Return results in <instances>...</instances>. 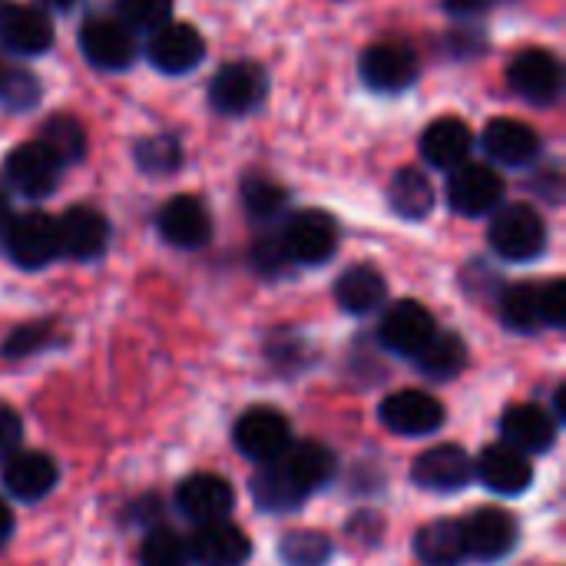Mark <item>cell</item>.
<instances>
[{
    "label": "cell",
    "instance_id": "obj_1",
    "mask_svg": "<svg viewBox=\"0 0 566 566\" xmlns=\"http://www.w3.org/2000/svg\"><path fill=\"white\" fill-rule=\"evenodd\" d=\"M488 235H491V249L507 262H531L547 249V226L541 212L527 202L497 209Z\"/></svg>",
    "mask_w": 566,
    "mask_h": 566
},
{
    "label": "cell",
    "instance_id": "obj_2",
    "mask_svg": "<svg viewBox=\"0 0 566 566\" xmlns=\"http://www.w3.org/2000/svg\"><path fill=\"white\" fill-rule=\"evenodd\" d=\"M232 438H235L239 454H245L249 461L269 464V461H279L292 448V424L275 408H249L235 421Z\"/></svg>",
    "mask_w": 566,
    "mask_h": 566
},
{
    "label": "cell",
    "instance_id": "obj_3",
    "mask_svg": "<svg viewBox=\"0 0 566 566\" xmlns=\"http://www.w3.org/2000/svg\"><path fill=\"white\" fill-rule=\"evenodd\" d=\"M269 93V76L259 63L252 60H235L226 63L209 86V99L219 113L226 116H245L252 113Z\"/></svg>",
    "mask_w": 566,
    "mask_h": 566
},
{
    "label": "cell",
    "instance_id": "obj_4",
    "mask_svg": "<svg viewBox=\"0 0 566 566\" xmlns=\"http://www.w3.org/2000/svg\"><path fill=\"white\" fill-rule=\"evenodd\" d=\"M507 83L517 96H524L534 106H551L560 99L564 90V66L551 50L531 46L514 56L507 66Z\"/></svg>",
    "mask_w": 566,
    "mask_h": 566
},
{
    "label": "cell",
    "instance_id": "obj_5",
    "mask_svg": "<svg viewBox=\"0 0 566 566\" xmlns=\"http://www.w3.org/2000/svg\"><path fill=\"white\" fill-rule=\"evenodd\" d=\"M282 245H285L289 262L322 265L338 249V226L322 209H302L289 219L285 232H282Z\"/></svg>",
    "mask_w": 566,
    "mask_h": 566
},
{
    "label": "cell",
    "instance_id": "obj_6",
    "mask_svg": "<svg viewBox=\"0 0 566 566\" xmlns=\"http://www.w3.org/2000/svg\"><path fill=\"white\" fill-rule=\"evenodd\" d=\"M7 252L20 269H43L60 255L56 219L46 212H23L7 222Z\"/></svg>",
    "mask_w": 566,
    "mask_h": 566
},
{
    "label": "cell",
    "instance_id": "obj_7",
    "mask_svg": "<svg viewBox=\"0 0 566 566\" xmlns=\"http://www.w3.org/2000/svg\"><path fill=\"white\" fill-rule=\"evenodd\" d=\"M504 199V179L488 163H461L448 179V202L461 216H488Z\"/></svg>",
    "mask_w": 566,
    "mask_h": 566
},
{
    "label": "cell",
    "instance_id": "obj_8",
    "mask_svg": "<svg viewBox=\"0 0 566 566\" xmlns=\"http://www.w3.org/2000/svg\"><path fill=\"white\" fill-rule=\"evenodd\" d=\"M434 332H438L434 315H431L421 302L401 298V302H395V305L381 315L378 342H381L391 355L415 358V355L431 342Z\"/></svg>",
    "mask_w": 566,
    "mask_h": 566
},
{
    "label": "cell",
    "instance_id": "obj_9",
    "mask_svg": "<svg viewBox=\"0 0 566 566\" xmlns=\"http://www.w3.org/2000/svg\"><path fill=\"white\" fill-rule=\"evenodd\" d=\"M381 421L395 434L424 438L444 424V405L428 391L405 388V391H395L381 401Z\"/></svg>",
    "mask_w": 566,
    "mask_h": 566
},
{
    "label": "cell",
    "instance_id": "obj_10",
    "mask_svg": "<svg viewBox=\"0 0 566 566\" xmlns=\"http://www.w3.org/2000/svg\"><path fill=\"white\" fill-rule=\"evenodd\" d=\"M80 50L99 70H123L136 60V36L116 17H93L80 27Z\"/></svg>",
    "mask_w": 566,
    "mask_h": 566
},
{
    "label": "cell",
    "instance_id": "obj_11",
    "mask_svg": "<svg viewBox=\"0 0 566 566\" xmlns=\"http://www.w3.org/2000/svg\"><path fill=\"white\" fill-rule=\"evenodd\" d=\"M461 527H464L468 560L494 564V560H504L517 544V524L501 507H481L468 521H461Z\"/></svg>",
    "mask_w": 566,
    "mask_h": 566
},
{
    "label": "cell",
    "instance_id": "obj_12",
    "mask_svg": "<svg viewBox=\"0 0 566 566\" xmlns=\"http://www.w3.org/2000/svg\"><path fill=\"white\" fill-rule=\"evenodd\" d=\"M3 172L7 182L27 199H43L60 182V163L43 143H20L17 149H10Z\"/></svg>",
    "mask_w": 566,
    "mask_h": 566
},
{
    "label": "cell",
    "instance_id": "obj_13",
    "mask_svg": "<svg viewBox=\"0 0 566 566\" xmlns=\"http://www.w3.org/2000/svg\"><path fill=\"white\" fill-rule=\"evenodd\" d=\"M202 53H206V40L192 23H163L159 30H153L149 43H146L149 63L169 76L196 70Z\"/></svg>",
    "mask_w": 566,
    "mask_h": 566
},
{
    "label": "cell",
    "instance_id": "obj_14",
    "mask_svg": "<svg viewBox=\"0 0 566 566\" xmlns=\"http://www.w3.org/2000/svg\"><path fill=\"white\" fill-rule=\"evenodd\" d=\"M415 484L424 488V491H434V494H454V491H464L474 478V461L468 458L464 448L458 444H438L431 451H424L418 461H415V471H411Z\"/></svg>",
    "mask_w": 566,
    "mask_h": 566
},
{
    "label": "cell",
    "instance_id": "obj_15",
    "mask_svg": "<svg viewBox=\"0 0 566 566\" xmlns=\"http://www.w3.org/2000/svg\"><path fill=\"white\" fill-rule=\"evenodd\" d=\"M235 504V494L226 478L219 474H192L176 491V507L182 517H189L196 527L226 521Z\"/></svg>",
    "mask_w": 566,
    "mask_h": 566
},
{
    "label": "cell",
    "instance_id": "obj_16",
    "mask_svg": "<svg viewBox=\"0 0 566 566\" xmlns=\"http://www.w3.org/2000/svg\"><path fill=\"white\" fill-rule=\"evenodd\" d=\"M159 235L176 249H202L212 239V216L196 196H172L159 209Z\"/></svg>",
    "mask_w": 566,
    "mask_h": 566
},
{
    "label": "cell",
    "instance_id": "obj_17",
    "mask_svg": "<svg viewBox=\"0 0 566 566\" xmlns=\"http://www.w3.org/2000/svg\"><path fill=\"white\" fill-rule=\"evenodd\" d=\"M56 239H60V252L80 262H90L96 255L106 252L109 245V222L103 212L90 209V206H73L56 219Z\"/></svg>",
    "mask_w": 566,
    "mask_h": 566
},
{
    "label": "cell",
    "instance_id": "obj_18",
    "mask_svg": "<svg viewBox=\"0 0 566 566\" xmlns=\"http://www.w3.org/2000/svg\"><path fill=\"white\" fill-rule=\"evenodd\" d=\"M192 566H242L252 554V541L229 521L196 527L192 541L186 544Z\"/></svg>",
    "mask_w": 566,
    "mask_h": 566
},
{
    "label": "cell",
    "instance_id": "obj_19",
    "mask_svg": "<svg viewBox=\"0 0 566 566\" xmlns=\"http://www.w3.org/2000/svg\"><path fill=\"white\" fill-rule=\"evenodd\" d=\"M361 76L371 90H381V93L408 90L418 76V56L405 43H391V40L375 43L361 56Z\"/></svg>",
    "mask_w": 566,
    "mask_h": 566
},
{
    "label": "cell",
    "instance_id": "obj_20",
    "mask_svg": "<svg viewBox=\"0 0 566 566\" xmlns=\"http://www.w3.org/2000/svg\"><path fill=\"white\" fill-rule=\"evenodd\" d=\"M474 474L484 481L488 491L494 494H504V497H514V494H524L534 481V464L527 461V454L514 451L511 444H491L481 451L478 464H474Z\"/></svg>",
    "mask_w": 566,
    "mask_h": 566
},
{
    "label": "cell",
    "instance_id": "obj_21",
    "mask_svg": "<svg viewBox=\"0 0 566 566\" xmlns=\"http://www.w3.org/2000/svg\"><path fill=\"white\" fill-rule=\"evenodd\" d=\"M501 434L521 454H544L557 441V418L541 405H514L501 418Z\"/></svg>",
    "mask_w": 566,
    "mask_h": 566
},
{
    "label": "cell",
    "instance_id": "obj_22",
    "mask_svg": "<svg viewBox=\"0 0 566 566\" xmlns=\"http://www.w3.org/2000/svg\"><path fill=\"white\" fill-rule=\"evenodd\" d=\"M0 43L13 53H43L53 43V23L43 10L30 3H3L0 7Z\"/></svg>",
    "mask_w": 566,
    "mask_h": 566
},
{
    "label": "cell",
    "instance_id": "obj_23",
    "mask_svg": "<svg viewBox=\"0 0 566 566\" xmlns=\"http://www.w3.org/2000/svg\"><path fill=\"white\" fill-rule=\"evenodd\" d=\"M60 471L43 451H13L3 464V488L17 501H40L53 491Z\"/></svg>",
    "mask_w": 566,
    "mask_h": 566
},
{
    "label": "cell",
    "instance_id": "obj_24",
    "mask_svg": "<svg viewBox=\"0 0 566 566\" xmlns=\"http://www.w3.org/2000/svg\"><path fill=\"white\" fill-rule=\"evenodd\" d=\"M481 143H484V153H488L491 159L504 163V166H524V163H531V159L541 153L537 133H534L527 123L511 119V116L491 119V123L484 126Z\"/></svg>",
    "mask_w": 566,
    "mask_h": 566
},
{
    "label": "cell",
    "instance_id": "obj_25",
    "mask_svg": "<svg viewBox=\"0 0 566 566\" xmlns=\"http://www.w3.org/2000/svg\"><path fill=\"white\" fill-rule=\"evenodd\" d=\"M468 153H471V129L458 116H438L421 133V156L434 169H458L461 163H468Z\"/></svg>",
    "mask_w": 566,
    "mask_h": 566
},
{
    "label": "cell",
    "instance_id": "obj_26",
    "mask_svg": "<svg viewBox=\"0 0 566 566\" xmlns=\"http://www.w3.org/2000/svg\"><path fill=\"white\" fill-rule=\"evenodd\" d=\"M415 554L424 566H461L468 560L464 527L461 521H434L424 524L415 537Z\"/></svg>",
    "mask_w": 566,
    "mask_h": 566
},
{
    "label": "cell",
    "instance_id": "obj_27",
    "mask_svg": "<svg viewBox=\"0 0 566 566\" xmlns=\"http://www.w3.org/2000/svg\"><path fill=\"white\" fill-rule=\"evenodd\" d=\"M385 295H388V282H385V275L375 265H352L335 282V298L352 315L375 312L385 302Z\"/></svg>",
    "mask_w": 566,
    "mask_h": 566
},
{
    "label": "cell",
    "instance_id": "obj_28",
    "mask_svg": "<svg viewBox=\"0 0 566 566\" xmlns=\"http://www.w3.org/2000/svg\"><path fill=\"white\" fill-rule=\"evenodd\" d=\"M282 468L289 471V478L298 484V491L308 497L312 491H318L322 484L332 481L335 474V454L318 444V441H302V444H292L282 458Z\"/></svg>",
    "mask_w": 566,
    "mask_h": 566
},
{
    "label": "cell",
    "instance_id": "obj_29",
    "mask_svg": "<svg viewBox=\"0 0 566 566\" xmlns=\"http://www.w3.org/2000/svg\"><path fill=\"white\" fill-rule=\"evenodd\" d=\"M418 368L431 381H451L468 365V345L454 332H434L431 342L415 355Z\"/></svg>",
    "mask_w": 566,
    "mask_h": 566
},
{
    "label": "cell",
    "instance_id": "obj_30",
    "mask_svg": "<svg viewBox=\"0 0 566 566\" xmlns=\"http://www.w3.org/2000/svg\"><path fill=\"white\" fill-rule=\"evenodd\" d=\"M388 202L401 219H424L434 209V186L421 169L405 166L388 186Z\"/></svg>",
    "mask_w": 566,
    "mask_h": 566
},
{
    "label": "cell",
    "instance_id": "obj_31",
    "mask_svg": "<svg viewBox=\"0 0 566 566\" xmlns=\"http://www.w3.org/2000/svg\"><path fill=\"white\" fill-rule=\"evenodd\" d=\"M252 497L262 511H272V514H285V511H295L305 494L298 491V484L289 478V471L282 468V461H269L262 464V471L255 474L252 481Z\"/></svg>",
    "mask_w": 566,
    "mask_h": 566
},
{
    "label": "cell",
    "instance_id": "obj_32",
    "mask_svg": "<svg viewBox=\"0 0 566 566\" xmlns=\"http://www.w3.org/2000/svg\"><path fill=\"white\" fill-rule=\"evenodd\" d=\"M40 143L56 156V163H80L83 153H86V129L80 126V119L66 116V113H56L43 123V136Z\"/></svg>",
    "mask_w": 566,
    "mask_h": 566
},
{
    "label": "cell",
    "instance_id": "obj_33",
    "mask_svg": "<svg viewBox=\"0 0 566 566\" xmlns=\"http://www.w3.org/2000/svg\"><path fill=\"white\" fill-rule=\"evenodd\" d=\"M501 322L511 332H537L541 322V289L537 285H507L501 295Z\"/></svg>",
    "mask_w": 566,
    "mask_h": 566
},
{
    "label": "cell",
    "instance_id": "obj_34",
    "mask_svg": "<svg viewBox=\"0 0 566 566\" xmlns=\"http://www.w3.org/2000/svg\"><path fill=\"white\" fill-rule=\"evenodd\" d=\"M179 163H182V146L169 133H156V136H146L143 143H136V166L149 176L176 172Z\"/></svg>",
    "mask_w": 566,
    "mask_h": 566
},
{
    "label": "cell",
    "instance_id": "obj_35",
    "mask_svg": "<svg viewBox=\"0 0 566 566\" xmlns=\"http://www.w3.org/2000/svg\"><path fill=\"white\" fill-rule=\"evenodd\" d=\"M332 541L318 531H292L279 547L285 566H325L332 560Z\"/></svg>",
    "mask_w": 566,
    "mask_h": 566
},
{
    "label": "cell",
    "instance_id": "obj_36",
    "mask_svg": "<svg viewBox=\"0 0 566 566\" xmlns=\"http://www.w3.org/2000/svg\"><path fill=\"white\" fill-rule=\"evenodd\" d=\"M139 566H192L189 564V551L186 541L169 531V527H153L143 537L139 547Z\"/></svg>",
    "mask_w": 566,
    "mask_h": 566
},
{
    "label": "cell",
    "instance_id": "obj_37",
    "mask_svg": "<svg viewBox=\"0 0 566 566\" xmlns=\"http://www.w3.org/2000/svg\"><path fill=\"white\" fill-rule=\"evenodd\" d=\"M242 202H245L249 216H255V219H275V216L285 209L289 196H285V189H282L279 182H272V179H245V186H242Z\"/></svg>",
    "mask_w": 566,
    "mask_h": 566
},
{
    "label": "cell",
    "instance_id": "obj_38",
    "mask_svg": "<svg viewBox=\"0 0 566 566\" xmlns=\"http://www.w3.org/2000/svg\"><path fill=\"white\" fill-rule=\"evenodd\" d=\"M40 99V83L27 70L0 66V106L7 109H30Z\"/></svg>",
    "mask_w": 566,
    "mask_h": 566
},
{
    "label": "cell",
    "instance_id": "obj_39",
    "mask_svg": "<svg viewBox=\"0 0 566 566\" xmlns=\"http://www.w3.org/2000/svg\"><path fill=\"white\" fill-rule=\"evenodd\" d=\"M172 0H119V20L129 30H159L169 23Z\"/></svg>",
    "mask_w": 566,
    "mask_h": 566
},
{
    "label": "cell",
    "instance_id": "obj_40",
    "mask_svg": "<svg viewBox=\"0 0 566 566\" xmlns=\"http://www.w3.org/2000/svg\"><path fill=\"white\" fill-rule=\"evenodd\" d=\"M53 335V325L50 322H30V325H20L7 342H3V355L7 358H27L33 352H40Z\"/></svg>",
    "mask_w": 566,
    "mask_h": 566
},
{
    "label": "cell",
    "instance_id": "obj_41",
    "mask_svg": "<svg viewBox=\"0 0 566 566\" xmlns=\"http://www.w3.org/2000/svg\"><path fill=\"white\" fill-rule=\"evenodd\" d=\"M541 322L551 328H564L566 325V282L554 279L551 285L541 289Z\"/></svg>",
    "mask_w": 566,
    "mask_h": 566
},
{
    "label": "cell",
    "instance_id": "obj_42",
    "mask_svg": "<svg viewBox=\"0 0 566 566\" xmlns=\"http://www.w3.org/2000/svg\"><path fill=\"white\" fill-rule=\"evenodd\" d=\"M252 265H255L262 275H279V272L289 265V255H285L282 239H262V242H255V249H252Z\"/></svg>",
    "mask_w": 566,
    "mask_h": 566
},
{
    "label": "cell",
    "instance_id": "obj_43",
    "mask_svg": "<svg viewBox=\"0 0 566 566\" xmlns=\"http://www.w3.org/2000/svg\"><path fill=\"white\" fill-rule=\"evenodd\" d=\"M20 438H23V421L13 408L0 405V461H7L17 448H20Z\"/></svg>",
    "mask_w": 566,
    "mask_h": 566
},
{
    "label": "cell",
    "instance_id": "obj_44",
    "mask_svg": "<svg viewBox=\"0 0 566 566\" xmlns=\"http://www.w3.org/2000/svg\"><path fill=\"white\" fill-rule=\"evenodd\" d=\"M444 3H448L451 13H461V17H464V13H481V10H488L494 0H444Z\"/></svg>",
    "mask_w": 566,
    "mask_h": 566
},
{
    "label": "cell",
    "instance_id": "obj_45",
    "mask_svg": "<svg viewBox=\"0 0 566 566\" xmlns=\"http://www.w3.org/2000/svg\"><path fill=\"white\" fill-rule=\"evenodd\" d=\"M10 531H13V517H10V511H7V504L0 501V547L7 544V537H10Z\"/></svg>",
    "mask_w": 566,
    "mask_h": 566
},
{
    "label": "cell",
    "instance_id": "obj_46",
    "mask_svg": "<svg viewBox=\"0 0 566 566\" xmlns=\"http://www.w3.org/2000/svg\"><path fill=\"white\" fill-rule=\"evenodd\" d=\"M7 222H10V219H7V192H3V186H0V232L7 229Z\"/></svg>",
    "mask_w": 566,
    "mask_h": 566
},
{
    "label": "cell",
    "instance_id": "obj_47",
    "mask_svg": "<svg viewBox=\"0 0 566 566\" xmlns=\"http://www.w3.org/2000/svg\"><path fill=\"white\" fill-rule=\"evenodd\" d=\"M40 3H46V7H56V10H66V7H73L76 0H40Z\"/></svg>",
    "mask_w": 566,
    "mask_h": 566
}]
</instances>
